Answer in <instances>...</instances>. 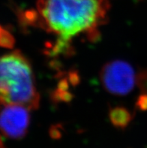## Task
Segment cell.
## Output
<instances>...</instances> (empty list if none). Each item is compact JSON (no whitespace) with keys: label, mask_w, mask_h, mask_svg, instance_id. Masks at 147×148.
<instances>
[{"label":"cell","mask_w":147,"mask_h":148,"mask_svg":"<svg viewBox=\"0 0 147 148\" xmlns=\"http://www.w3.org/2000/svg\"><path fill=\"white\" fill-rule=\"evenodd\" d=\"M109 8L108 0H38L36 25L68 42L80 34L95 41Z\"/></svg>","instance_id":"1"},{"label":"cell","mask_w":147,"mask_h":148,"mask_svg":"<svg viewBox=\"0 0 147 148\" xmlns=\"http://www.w3.org/2000/svg\"><path fill=\"white\" fill-rule=\"evenodd\" d=\"M40 96L31 64L19 51L0 57V105L29 110L39 106Z\"/></svg>","instance_id":"2"},{"label":"cell","mask_w":147,"mask_h":148,"mask_svg":"<svg viewBox=\"0 0 147 148\" xmlns=\"http://www.w3.org/2000/svg\"><path fill=\"white\" fill-rule=\"evenodd\" d=\"M100 79L107 92L116 96H124L134 89L137 76L129 62L114 60L106 63L101 69Z\"/></svg>","instance_id":"3"},{"label":"cell","mask_w":147,"mask_h":148,"mask_svg":"<svg viewBox=\"0 0 147 148\" xmlns=\"http://www.w3.org/2000/svg\"><path fill=\"white\" fill-rule=\"evenodd\" d=\"M3 106L0 111V131L11 139H22L29 126V109L17 105Z\"/></svg>","instance_id":"4"},{"label":"cell","mask_w":147,"mask_h":148,"mask_svg":"<svg viewBox=\"0 0 147 148\" xmlns=\"http://www.w3.org/2000/svg\"><path fill=\"white\" fill-rule=\"evenodd\" d=\"M110 122L115 127L124 130L132 120V114L125 108L116 107L109 112Z\"/></svg>","instance_id":"5"},{"label":"cell","mask_w":147,"mask_h":148,"mask_svg":"<svg viewBox=\"0 0 147 148\" xmlns=\"http://www.w3.org/2000/svg\"><path fill=\"white\" fill-rule=\"evenodd\" d=\"M14 38L11 32L0 26V47L5 48H12L14 45Z\"/></svg>","instance_id":"6"},{"label":"cell","mask_w":147,"mask_h":148,"mask_svg":"<svg viewBox=\"0 0 147 148\" xmlns=\"http://www.w3.org/2000/svg\"><path fill=\"white\" fill-rule=\"evenodd\" d=\"M137 84L140 86L143 92L147 93V70L143 71L137 75Z\"/></svg>","instance_id":"7"},{"label":"cell","mask_w":147,"mask_h":148,"mask_svg":"<svg viewBox=\"0 0 147 148\" xmlns=\"http://www.w3.org/2000/svg\"><path fill=\"white\" fill-rule=\"evenodd\" d=\"M136 106L141 111H147V93L144 92L139 96L137 101Z\"/></svg>","instance_id":"8"},{"label":"cell","mask_w":147,"mask_h":148,"mask_svg":"<svg viewBox=\"0 0 147 148\" xmlns=\"http://www.w3.org/2000/svg\"><path fill=\"white\" fill-rule=\"evenodd\" d=\"M50 135L53 139H59L62 137V132L58 126H52L50 130Z\"/></svg>","instance_id":"9"},{"label":"cell","mask_w":147,"mask_h":148,"mask_svg":"<svg viewBox=\"0 0 147 148\" xmlns=\"http://www.w3.org/2000/svg\"><path fill=\"white\" fill-rule=\"evenodd\" d=\"M0 148H6L5 147V145H4L3 141H2V138H1V136H0Z\"/></svg>","instance_id":"10"}]
</instances>
